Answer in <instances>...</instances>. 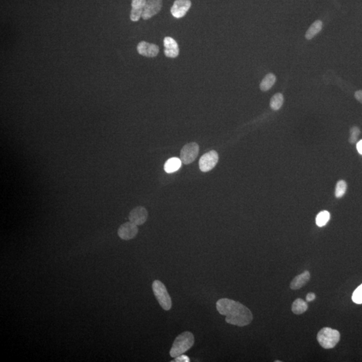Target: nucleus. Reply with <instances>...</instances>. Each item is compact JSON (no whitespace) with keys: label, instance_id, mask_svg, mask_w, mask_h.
I'll list each match as a JSON object with an SVG mask.
<instances>
[{"label":"nucleus","instance_id":"f257e3e1","mask_svg":"<svg viewBox=\"0 0 362 362\" xmlns=\"http://www.w3.org/2000/svg\"><path fill=\"white\" fill-rule=\"evenodd\" d=\"M217 311L225 316L229 324L245 327L250 324L253 320L252 312L244 304L229 298H221L216 303Z\"/></svg>","mask_w":362,"mask_h":362},{"label":"nucleus","instance_id":"f03ea898","mask_svg":"<svg viewBox=\"0 0 362 362\" xmlns=\"http://www.w3.org/2000/svg\"><path fill=\"white\" fill-rule=\"evenodd\" d=\"M195 343L194 335L192 333L185 331L175 339L170 351V355L175 358L184 354L192 348Z\"/></svg>","mask_w":362,"mask_h":362},{"label":"nucleus","instance_id":"7ed1b4c3","mask_svg":"<svg viewBox=\"0 0 362 362\" xmlns=\"http://www.w3.org/2000/svg\"><path fill=\"white\" fill-rule=\"evenodd\" d=\"M317 338L320 346L328 350L334 348L340 342V333L330 327H324L318 333Z\"/></svg>","mask_w":362,"mask_h":362},{"label":"nucleus","instance_id":"20e7f679","mask_svg":"<svg viewBox=\"0 0 362 362\" xmlns=\"http://www.w3.org/2000/svg\"><path fill=\"white\" fill-rule=\"evenodd\" d=\"M152 290L158 303L162 308L165 311H169L172 307L171 298L163 283L158 280L154 281L152 284Z\"/></svg>","mask_w":362,"mask_h":362},{"label":"nucleus","instance_id":"39448f33","mask_svg":"<svg viewBox=\"0 0 362 362\" xmlns=\"http://www.w3.org/2000/svg\"><path fill=\"white\" fill-rule=\"evenodd\" d=\"M199 146L197 143H191L184 145L181 150V160L185 164H189L194 162L198 156Z\"/></svg>","mask_w":362,"mask_h":362},{"label":"nucleus","instance_id":"423d86ee","mask_svg":"<svg viewBox=\"0 0 362 362\" xmlns=\"http://www.w3.org/2000/svg\"><path fill=\"white\" fill-rule=\"evenodd\" d=\"M219 156L217 152L215 150H211L201 156L199 162V168L202 172L210 171L217 164Z\"/></svg>","mask_w":362,"mask_h":362},{"label":"nucleus","instance_id":"0eeeda50","mask_svg":"<svg viewBox=\"0 0 362 362\" xmlns=\"http://www.w3.org/2000/svg\"><path fill=\"white\" fill-rule=\"evenodd\" d=\"M162 7V0H147L142 18L145 20H149L159 13Z\"/></svg>","mask_w":362,"mask_h":362},{"label":"nucleus","instance_id":"6e6552de","mask_svg":"<svg viewBox=\"0 0 362 362\" xmlns=\"http://www.w3.org/2000/svg\"><path fill=\"white\" fill-rule=\"evenodd\" d=\"M191 5L192 3L190 0H176L170 9V12L175 18H183L191 8Z\"/></svg>","mask_w":362,"mask_h":362},{"label":"nucleus","instance_id":"1a4fd4ad","mask_svg":"<svg viewBox=\"0 0 362 362\" xmlns=\"http://www.w3.org/2000/svg\"><path fill=\"white\" fill-rule=\"evenodd\" d=\"M139 233L137 225L132 222H126L119 227L118 234L124 240H130L134 238Z\"/></svg>","mask_w":362,"mask_h":362},{"label":"nucleus","instance_id":"9d476101","mask_svg":"<svg viewBox=\"0 0 362 362\" xmlns=\"http://www.w3.org/2000/svg\"><path fill=\"white\" fill-rule=\"evenodd\" d=\"M148 217L147 210L144 207H137L133 209L129 214L130 222L137 225H141L145 223Z\"/></svg>","mask_w":362,"mask_h":362},{"label":"nucleus","instance_id":"9b49d317","mask_svg":"<svg viewBox=\"0 0 362 362\" xmlns=\"http://www.w3.org/2000/svg\"><path fill=\"white\" fill-rule=\"evenodd\" d=\"M137 51L140 55H143L144 57L153 58L158 55L159 47L154 44L141 41L137 46Z\"/></svg>","mask_w":362,"mask_h":362},{"label":"nucleus","instance_id":"f8f14e48","mask_svg":"<svg viewBox=\"0 0 362 362\" xmlns=\"http://www.w3.org/2000/svg\"><path fill=\"white\" fill-rule=\"evenodd\" d=\"M164 54L168 58H176L179 55V45L176 40L170 36H166L164 39Z\"/></svg>","mask_w":362,"mask_h":362},{"label":"nucleus","instance_id":"ddd939ff","mask_svg":"<svg viewBox=\"0 0 362 362\" xmlns=\"http://www.w3.org/2000/svg\"><path fill=\"white\" fill-rule=\"evenodd\" d=\"M146 1L147 0H132L130 20L138 22L141 19Z\"/></svg>","mask_w":362,"mask_h":362},{"label":"nucleus","instance_id":"4468645a","mask_svg":"<svg viewBox=\"0 0 362 362\" xmlns=\"http://www.w3.org/2000/svg\"><path fill=\"white\" fill-rule=\"evenodd\" d=\"M310 278H311V275H310L309 272L304 271L300 275L296 276L292 280L290 283V288L292 290H298V289H301L309 281Z\"/></svg>","mask_w":362,"mask_h":362},{"label":"nucleus","instance_id":"2eb2a0df","mask_svg":"<svg viewBox=\"0 0 362 362\" xmlns=\"http://www.w3.org/2000/svg\"><path fill=\"white\" fill-rule=\"evenodd\" d=\"M182 161L181 159L178 158H171L168 159L164 164V170L167 173H172L177 171L181 167Z\"/></svg>","mask_w":362,"mask_h":362},{"label":"nucleus","instance_id":"dca6fc26","mask_svg":"<svg viewBox=\"0 0 362 362\" xmlns=\"http://www.w3.org/2000/svg\"><path fill=\"white\" fill-rule=\"evenodd\" d=\"M322 28H323V22L321 20H316L306 31L305 34L306 39L311 40L315 37L319 32H321Z\"/></svg>","mask_w":362,"mask_h":362},{"label":"nucleus","instance_id":"f3484780","mask_svg":"<svg viewBox=\"0 0 362 362\" xmlns=\"http://www.w3.org/2000/svg\"><path fill=\"white\" fill-rule=\"evenodd\" d=\"M308 304L305 300L301 298H297L293 302L292 304V311L296 315H301L307 310Z\"/></svg>","mask_w":362,"mask_h":362},{"label":"nucleus","instance_id":"a211bd4d","mask_svg":"<svg viewBox=\"0 0 362 362\" xmlns=\"http://www.w3.org/2000/svg\"><path fill=\"white\" fill-rule=\"evenodd\" d=\"M276 80H277V77H276L275 74L273 73L266 74L265 77L263 78L261 83H260V89L262 91H268V90L271 89L272 87L275 85Z\"/></svg>","mask_w":362,"mask_h":362},{"label":"nucleus","instance_id":"6ab92c4d","mask_svg":"<svg viewBox=\"0 0 362 362\" xmlns=\"http://www.w3.org/2000/svg\"><path fill=\"white\" fill-rule=\"evenodd\" d=\"M283 103H284V97H283V94L282 93H276L271 99V102H270V105L272 110L274 111L279 110L283 106Z\"/></svg>","mask_w":362,"mask_h":362},{"label":"nucleus","instance_id":"aec40b11","mask_svg":"<svg viewBox=\"0 0 362 362\" xmlns=\"http://www.w3.org/2000/svg\"><path fill=\"white\" fill-rule=\"evenodd\" d=\"M330 219V214L327 211H323L318 214L316 217V224L319 227H323L326 225Z\"/></svg>","mask_w":362,"mask_h":362},{"label":"nucleus","instance_id":"412c9836","mask_svg":"<svg viewBox=\"0 0 362 362\" xmlns=\"http://www.w3.org/2000/svg\"><path fill=\"white\" fill-rule=\"evenodd\" d=\"M347 190V183L344 180H340L336 184L335 187V195L336 198H342L346 193Z\"/></svg>","mask_w":362,"mask_h":362},{"label":"nucleus","instance_id":"4be33fe9","mask_svg":"<svg viewBox=\"0 0 362 362\" xmlns=\"http://www.w3.org/2000/svg\"><path fill=\"white\" fill-rule=\"evenodd\" d=\"M352 300L356 304H362V284L354 290L352 294Z\"/></svg>","mask_w":362,"mask_h":362},{"label":"nucleus","instance_id":"5701e85b","mask_svg":"<svg viewBox=\"0 0 362 362\" xmlns=\"http://www.w3.org/2000/svg\"><path fill=\"white\" fill-rule=\"evenodd\" d=\"M360 134V128L357 126H353L350 130V137L349 139V142L350 144H355L357 143L358 137Z\"/></svg>","mask_w":362,"mask_h":362},{"label":"nucleus","instance_id":"b1692460","mask_svg":"<svg viewBox=\"0 0 362 362\" xmlns=\"http://www.w3.org/2000/svg\"><path fill=\"white\" fill-rule=\"evenodd\" d=\"M172 362H190V359H189V358L187 356L184 355V354H182V355L179 356H177V357H176L175 359H174V360H172Z\"/></svg>","mask_w":362,"mask_h":362},{"label":"nucleus","instance_id":"393cba45","mask_svg":"<svg viewBox=\"0 0 362 362\" xmlns=\"http://www.w3.org/2000/svg\"><path fill=\"white\" fill-rule=\"evenodd\" d=\"M315 298H316V295H315V293L309 292V293H308L307 295H306V301L311 302V301H313V300H315Z\"/></svg>","mask_w":362,"mask_h":362},{"label":"nucleus","instance_id":"a878e982","mask_svg":"<svg viewBox=\"0 0 362 362\" xmlns=\"http://www.w3.org/2000/svg\"><path fill=\"white\" fill-rule=\"evenodd\" d=\"M355 97L360 103L362 104V90H359L355 93Z\"/></svg>","mask_w":362,"mask_h":362},{"label":"nucleus","instance_id":"bb28decb","mask_svg":"<svg viewBox=\"0 0 362 362\" xmlns=\"http://www.w3.org/2000/svg\"><path fill=\"white\" fill-rule=\"evenodd\" d=\"M357 150L358 152L362 155V140L357 144Z\"/></svg>","mask_w":362,"mask_h":362},{"label":"nucleus","instance_id":"cd10ccee","mask_svg":"<svg viewBox=\"0 0 362 362\" xmlns=\"http://www.w3.org/2000/svg\"><path fill=\"white\" fill-rule=\"evenodd\" d=\"M275 362H281V361H279V360H277V361H275Z\"/></svg>","mask_w":362,"mask_h":362}]
</instances>
